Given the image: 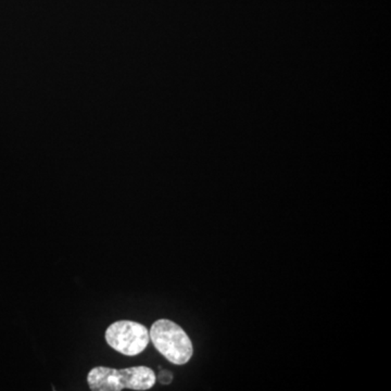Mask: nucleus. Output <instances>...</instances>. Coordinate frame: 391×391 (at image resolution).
<instances>
[{"label":"nucleus","mask_w":391,"mask_h":391,"mask_svg":"<svg viewBox=\"0 0 391 391\" xmlns=\"http://www.w3.org/2000/svg\"><path fill=\"white\" fill-rule=\"evenodd\" d=\"M149 336L155 349L172 363L183 365L193 356L191 338L183 328L172 321L158 320L150 328Z\"/></svg>","instance_id":"f257e3e1"},{"label":"nucleus","mask_w":391,"mask_h":391,"mask_svg":"<svg viewBox=\"0 0 391 391\" xmlns=\"http://www.w3.org/2000/svg\"><path fill=\"white\" fill-rule=\"evenodd\" d=\"M106 341L112 349L124 356H137L147 348L149 330L134 321H117L106 330Z\"/></svg>","instance_id":"f03ea898"},{"label":"nucleus","mask_w":391,"mask_h":391,"mask_svg":"<svg viewBox=\"0 0 391 391\" xmlns=\"http://www.w3.org/2000/svg\"><path fill=\"white\" fill-rule=\"evenodd\" d=\"M87 383L93 391H121L124 389L119 370L97 366L87 375Z\"/></svg>","instance_id":"7ed1b4c3"},{"label":"nucleus","mask_w":391,"mask_h":391,"mask_svg":"<svg viewBox=\"0 0 391 391\" xmlns=\"http://www.w3.org/2000/svg\"><path fill=\"white\" fill-rule=\"evenodd\" d=\"M119 374L124 388L133 390H148L157 381L155 372L147 366L122 368L119 370Z\"/></svg>","instance_id":"20e7f679"},{"label":"nucleus","mask_w":391,"mask_h":391,"mask_svg":"<svg viewBox=\"0 0 391 391\" xmlns=\"http://www.w3.org/2000/svg\"><path fill=\"white\" fill-rule=\"evenodd\" d=\"M173 375L171 372L161 371L158 375V381H160L163 385H169L172 381Z\"/></svg>","instance_id":"39448f33"}]
</instances>
